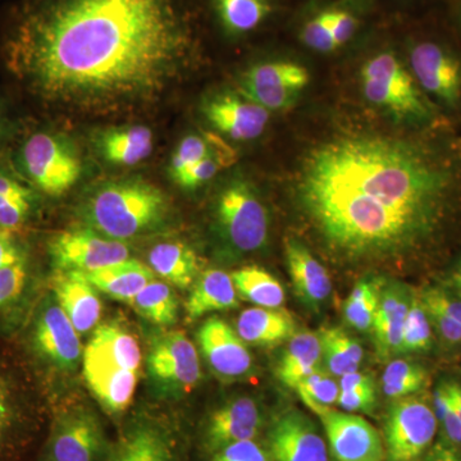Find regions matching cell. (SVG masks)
<instances>
[{
  "instance_id": "1",
  "label": "cell",
  "mask_w": 461,
  "mask_h": 461,
  "mask_svg": "<svg viewBox=\"0 0 461 461\" xmlns=\"http://www.w3.org/2000/svg\"><path fill=\"white\" fill-rule=\"evenodd\" d=\"M193 50L181 0H26L5 42L27 89L80 108L151 98Z\"/></svg>"
},
{
  "instance_id": "2",
  "label": "cell",
  "mask_w": 461,
  "mask_h": 461,
  "mask_svg": "<svg viewBox=\"0 0 461 461\" xmlns=\"http://www.w3.org/2000/svg\"><path fill=\"white\" fill-rule=\"evenodd\" d=\"M296 187L300 205L333 250L348 258L391 257L433 235L451 176L418 142L360 133L312 150Z\"/></svg>"
},
{
  "instance_id": "3",
  "label": "cell",
  "mask_w": 461,
  "mask_h": 461,
  "mask_svg": "<svg viewBox=\"0 0 461 461\" xmlns=\"http://www.w3.org/2000/svg\"><path fill=\"white\" fill-rule=\"evenodd\" d=\"M168 199L162 190L141 180L109 182L84 205L90 229L105 238L124 241L145 235L165 221Z\"/></svg>"
},
{
  "instance_id": "4",
  "label": "cell",
  "mask_w": 461,
  "mask_h": 461,
  "mask_svg": "<svg viewBox=\"0 0 461 461\" xmlns=\"http://www.w3.org/2000/svg\"><path fill=\"white\" fill-rule=\"evenodd\" d=\"M360 81L366 99L395 120L423 122L432 117V107L414 76L393 51H382L366 60Z\"/></svg>"
},
{
  "instance_id": "5",
  "label": "cell",
  "mask_w": 461,
  "mask_h": 461,
  "mask_svg": "<svg viewBox=\"0 0 461 461\" xmlns=\"http://www.w3.org/2000/svg\"><path fill=\"white\" fill-rule=\"evenodd\" d=\"M18 158L33 186L50 196H60L71 189L83 169L80 158L68 141L50 132L29 136Z\"/></svg>"
},
{
  "instance_id": "6",
  "label": "cell",
  "mask_w": 461,
  "mask_h": 461,
  "mask_svg": "<svg viewBox=\"0 0 461 461\" xmlns=\"http://www.w3.org/2000/svg\"><path fill=\"white\" fill-rule=\"evenodd\" d=\"M217 220L230 247L241 253L259 250L268 240V212L248 182H230L221 193Z\"/></svg>"
},
{
  "instance_id": "7",
  "label": "cell",
  "mask_w": 461,
  "mask_h": 461,
  "mask_svg": "<svg viewBox=\"0 0 461 461\" xmlns=\"http://www.w3.org/2000/svg\"><path fill=\"white\" fill-rule=\"evenodd\" d=\"M433 408L417 396L397 399L384 420L387 461H420L432 447L437 433Z\"/></svg>"
},
{
  "instance_id": "8",
  "label": "cell",
  "mask_w": 461,
  "mask_h": 461,
  "mask_svg": "<svg viewBox=\"0 0 461 461\" xmlns=\"http://www.w3.org/2000/svg\"><path fill=\"white\" fill-rule=\"evenodd\" d=\"M148 372L167 395H187L202 379L198 350L186 333L169 330L154 339L148 355Z\"/></svg>"
},
{
  "instance_id": "9",
  "label": "cell",
  "mask_w": 461,
  "mask_h": 461,
  "mask_svg": "<svg viewBox=\"0 0 461 461\" xmlns=\"http://www.w3.org/2000/svg\"><path fill=\"white\" fill-rule=\"evenodd\" d=\"M309 81L311 75L300 63L273 60L250 67L240 81V93L267 111H286Z\"/></svg>"
},
{
  "instance_id": "10",
  "label": "cell",
  "mask_w": 461,
  "mask_h": 461,
  "mask_svg": "<svg viewBox=\"0 0 461 461\" xmlns=\"http://www.w3.org/2000/svg\"><path fill=\"white\" fill-rule=\"evenodd\" d=\"M30 344L41 360L62 371H74L83 359L80 333L54 296H48L39 306L30 330Z\"/></svg>"
},
{
  "instance_id": "11",
  "label": "cell",
  "mask_w": 461,
  "mask_h": 461,
  "mask_svg": "<svg viewBox=\"0 0 461 461\" xmlns=\"http://www.w3.org/2000/svg\"><path fill=\"white\" fill-rule=\"evenodd\" d=\"M50 256L56 271L91 272L129 259L123 241L91 229L62 230L51 238Z\"/></svg>"
},
{
  "instance_id": "12",
  "label": "cell",
  "mask_w": 461,
  "mask_h": 461,
  "mask_svg": "<svg viewBox=\"0 0 461 461\" xmlns=\"http://www.w3.org/2000/svg\"><path fill=\"white\" fill-rule=\"evenodd\" d=\"M105 437L95 412L86 406L60 411L50 441V461H102Z\"/></svg>"
},
{
  "instance_id": "13",
  "label": "cell",
  "mask_w": 461,
  "mask_h": 461,
  "mask_svg": "<svg viewBox=\"0 0 461 461\" xmlns=\"http://www.w3.org/2000/svg\"><path fill=\"white\" fill-rule=\"evenodd\" d=\"M198 342L209 368L222 381L247 377L253 368L247 342L221 318L211 317L200 326Z\"/></svg>"
},
{
  "instance_id": "14",
  "label": "cell",
  "mask_w": 461,
  "mask_h": 461,
  "mask_svg": "<svg viewBox=\"0 0 461 461\" xmlns=\"http://www.w3.org/2000/svg\"><path fill=\"white\" fill-rule=\"evenodd\" d=\"M411 66L421 89L454 107L461 98V63L450 50L435 41L412 45Z\"/></svg>"
},
{
  "instance_id": "15",
  "label": "cell",
  "mask_w": 461,
  "mask_h": 461,
  "mask_svg": "<svg viewBox=\"0 0 461 461\" xmlns=\"http://www.w3.org/2000/svg\"><path fill=\"white\" fill-rule=\"evenodd\" d=\"M320 418L336 461L386 460L382 437L368 420L336 411Z\"/></svg>"
},
{
  "instance_id": "16",
  "label": "cell",
  "mask_w": 461,
  "mask_h": 461,
  "mask_svg": "<svg viewBox=\"0 0 461 461\" xmlns=\"http://www.w3.org/2000/svg\"><path fill=\"white\" fill-rule=\"evenodd\" d=\"M84 377L91 393L109 414H121L132 403L140 373L85 348Z\"/></svg>"
},
{
  "instance_id": "17",
  "label": "cell",
  "mask_w": 461,
  "mask_h": 461,
  "mask_svg": "<svg viewBox=\"0 0 461 461\" xmlns=\"http://www.w3.org/2000/svg\"><path fill=\"white\" fill-rule=\"evenodd\" d=\"M273 461H329V450L313 421L288 411L273 421L268 435Z\"/></svg>"
},
{
  "instance_id": "18",
  "label": "cell",
  "mask_w": 461,
  "mask_h": 461,
  "mask_svg": "<svg viewBox=\"0 0 461 461\" xmlns=\"http://www.w3.org/2000/svg\"><path fill=\"white\" fill-rule=\"evenodd\" d=\"M203 113L217 131L236 141L259 138L271 117V112L245 98L241 93L212 96L204 103Z\"/></svg>"
},
{
  "instance_id": "19",
  "label": "cell",
  "mask_w": 461,
  "mask_h": 461,
  "mask_svg": "<svg viewBox=\"0 0 461 461\" xmlns=\"http://www.w3.org/2000/svg\"><path fill=\"white\" fill-rule=\"evenodd\" d=\"M262 427V411L256 400L248 396L230 400L215 409L206 420V450L215 454L236 442L250 441L259 435Z\"/></svg>"
},
{
  "instance_id": "20",
  "label": "cell",
  "mask_w": 461,
  "mask_h": 461,
  "mask_svg": "<svg viewBox=\"0 0 461 461\" xmlns=\"http://www.w3.org/2000/svg\"><path fill=\"white\" fill-rule=\"evenodd\" d=\"M50 286L54 299L80 335L95 330L103 305L98 290L83 272L56 271Z\"/></svg>"
},
{
  "instance_id": "21",
  "label": "cell",
  "mask_w": 461,
  "mask_h": 461,
  "mask_svg": "<svg viewBox=\"0 0 461 461\" xmlns=\"http://www.w3.org/2000/svg\"><path fill=\"white\" fill-rule=\"evenodd\" d=\"M411 297L412 293L408 287L399 282L384 281L372 327L375 353L382 362L400 355L402 351L403 327Z\"/></svg>"
},
{
  "instance_id": "22",
  "label": "cell",
  "mask_w": 461,
  "mask_h": 461,
  "mask_svg": "<svg viewBox=\"0 0 461 461\" xmlns=\"http://www.w3.org/2000/svg\"><path fill=\"white\" fill-rule=\"evenodd\" d=\"M285 256L297 297L303 304L317 311L332 291L330 273L299 240L286 239Z\"/></svg>"
},
{
  "instance_id": "23",
  "label": "cell",
  "mask_w": 461,
  "mask_h": 461,
  "mask_svg": "<svg viewBox=\"0 0 461 461\" xmlns=\"http://www.w3.org/2000/svg\"><path fill=\"white\" fill-rule=\"evenodd\" d=\"M103 461H176L169 436L153 423L130 427L112 446Z\"/></svg>"
},
{
  "instance_id": "24",
  "label": "cell",
  "mask_w": 461,
  "mask_h": 461,
  "mask_svg": "<svg viewBox=\"0 0 461 461\" xmlns=\"http://www.w3.org/2000/svg\"><path fill=\"white\" fill-rule=\"evenodd\" d=\"M236 330L247 344L272 348L295 335L296 321L285 309L256 306L239 315Z\"/></svg>"
},
{
  "instance_id": "25",
  "label": "cell",
  "mask_w": 461,
  "mask_h": 461,
  "mask_svg": "<svg viewBox=\"0 0 461 461\" xmlns=\"http://www.w3.org/2000/svg\"><path fill=\"white\" fill-rule=\"evenodd\" d=\"M235 285L229 273L220 269H206L200 273L186 300L185 311L187 321H193L212 312L239 308Z\"/></svg>"
},
{
  "instance_id": "26",
  "label": "cell",
  "mask_w": 461,
  "mask_h": 461,
  "mask_svg": "<svg viewBox=\"0 0 461 461\" xmlns=\"http://www.w3.org/2000/svg\"><path fill=\"white\" fill-rule=\"evenodd\" d=\"M84 275L96 290L126 304H130L133 297L157 277L150 267L130 258Z\"/></svg>"
},
{
  "instance_id": "27",
  "label": "cell",
  "mask_w": 461,
  "mask_h": 461,
  "mask_svg": "<svg viewBox=\"0 0 461 461\" xmlns=\"http://www.w3.org/2000/svg\"><path fill=\"white\" fill-rule=\"evenodd\" d=\"M149 267L169 286L187 290L199 277L195 251L181 241L160 242L149 253Z\"/></svg>"
},
{
  "instance_id": "28",
  "label": "cell",
  "mask_w": 461,
  "mask_h": 461,
  "mask_svg": "<svg viewBox=\"0 0 461 461\" xmlns=\"http://www.w3.org/2000/svg\"><path fill=\"white\" fill-rule=\"evenodd\" d=\"M321 362L320 333L296 332L290 339L277 366V377L284 386L296 390L297 384Z\"/></svg>"
},
{
  "instance_id": "29",
  "label": "cell",
  "mask_w": 461,
  "mask_h": 461,
  "mask_svg": "<svg viewBox=\"0 0 461 461\" xmlns=\"http://www.w3.org/2000/svg\"><path fill=\"white\" fill-rule=\"evenodd\" d=\"M153 132L145 126L109 129L100 135L103 157L112 165L135 166L153 151Z\"/></svg>"
},
{
  "instance_id": "30",
  "label": "cell",
  "mask_w": 461,
  "mask_h": 461,
  "mask_svg": "<svg viewBox=\"0 0 461 461\" xmlns=\"http://www.w3.org/2000/svg\"><path fill=\"white\" fill-rule=\"evenodd\" d=\"M218 23L232 38L257 32L275 11L272 0H211Z\"/></svg>"
},
{
  "instance_id": "31",
  "label": "cell",
  "mask_w": 461,
  "mask_h": 461,
  "mask_svg": "<svg viewBox=\"0 0 461 461\" xmlns=\"http://www.w3.org/2000/svg\"><path fill=\"white\" fill-rule=\"evenodd\" d=\"M86 348L115 360L129 371L140 373V345L135 336L118 321H105L96 326Z\"/></svg>"
},
{
  "instance_id": "32",
  "label": "cell",
  "mask_w": 461,
  "mask_h": 461,
  "mask_svg": "<svg viewBox=\"0 0 461 461\" xmlns=\"http://www.w3.org/2000/svg\"><path fill=\"white\" fill-rule=\"evenodd\" d=\"M236 293L241 300L260 308H282L286 300L280 281L259 267L250 266L230 273Z\"/></svg>"
},
{
  "instance_id": "33",
  "label": "cell",
  "mask_w": 461,
  "mask_h": 461,
  "mask_svg": "<svg viewBox=\"0 0 461 461\" xmlns=\"http://www.w3.org/2000/svg\"><path fill=\"white\" fill-rule=\"evenodd\" d=\"M321 360L333 377L359 371L364 359L362 345L355 341L346 330L327 327L320 332Z\"/></svg>"
},
{
  "instance_id": "34",
  "label": "cell",
  "mask_w": 461,
  "mask_h": 461,
  "mask_svg": "<svg viewBox=\"0 0 461 461\" xmlns=\"http://www.w3.org/2000/svg\"><path fill=\"white\" fill-rule=\"evenodd\" d=\"M129 305L144 320L163 327L176 323L180 311L175 291L168 284L157 278L142 288Z\"/></svg>"
},
{
  "instance_id": "35",
  "label": "cell",
  "mask_w": 461,
  "mask_h": 461,
  "mask_svg": "<svg viewBox=\"0 0 461 461\" xmlns=\"http://www.w3.org/2000/svg\"><path fill=\"white\" fill-rule=\"evenodd\" d=\"M384 285V280L379 277H366L357 282L342 306L348 326L359 332H372Z\"/></svg>"
},
{
  "instance_id": "36",
  "label": "cell",
  "mask_w": 461,
  "mask_h": 461,
  "mask_svg": "<svg viewBox=\"0 0 461 461\" xmlns=\"http://www.w3.org/2000/svg\"><path fill=\"white\" fill-rule=\"evenodd\" d=\"M429 384V373L420 364L395 359L387 364L382 375V391L388 399L415 395Z\"/></svg>"
},
{
  "instance_id": "37",
  "label": "cell",
  "mask_w": 461,
  "mask_h": 461,
  "mask_svg": "<svg viewBox=\"0 0 461 461\" xmlns=\"http://www.w3.org/2000/svg\"><path fill=\"white\" fill-rule=\"evenodd\" d=\"M295 391L306 408L311 409L318 417L335 411L333 406L338 405L339 382L321 366L303 379Z\"/></svg>"
},
{
  "instance_id": "38",
  "label": "cell",
  "mask_w": 461,
  "mask_h": 461,
  "mask_svg": "<svg viewBox=\"0 0 461 461\" xmlns=\"http://www.w3.org/2000/svg\"><path fill=\"white\" fill-rule=\"evenodd\" d=\"M338 405L348 412L369 414L377 403V387L371 375L359 371L348 373L339 379Z\"/></svg>"
},
{
  "instance_id": "39",
  "label": "cell",
  "mask_w": 461,
  "mask_h": 461,
  "mask_svg": "<svg viewBox=\"0 0 461 461\" xmlns=\"http://www.w3.org/2000/svg\"><path fill=\"white\" fill-rule=\"evenodd\" d=\"M235 150L224 144L218 136H214L213 147L208 156L185 173L177 181V185L187 190L198 189L206 182L211 181L222 169L235 163Z\"/></svg>"
},
{
  "instance_id": "40",
  "label": "cell",
  "mask_w": 461,
  "mask_h": 461,
  "mask_svg": "<svg viewBox=\"0 0 461 461\" xmlns=\"http://www.w3.org/2000/svg\"><path fill=\"white\" fill-rule=\"evenodd\" d=\"M432 345V324L418 294L412 293L411 306L403 327L400 354L426 353Z\"/></svg>"
},
{
  "instance_id": "41",
  "label": "cell",
  "mask_w": 461,
  "mask_h": 461,
  "mask_svg": "<svg viewBox=\"0 0 461 461\" xmlns=\"http://www.w3.org/2000/svg\"><path fill=\"white\" fill-rule=\"evenodd\" d=\"M214 136L213 133H205L203 136L190 135L180 142L169 166V173L173 180L176 182L180 180L185 173L190 171L203 158L208 156L213 147Z\"/></svg>"
},
{
  "instance_id": "42",
  "label": "cell",
  "mask_w": 461,
  "mask_h": 461,
  "mask_svg": "<svg viewBox=\"0 0 461 461\" xmlns=\"http://www.w3.org/2000/svg\"><path fill=\"white\" fill-rule=\"evenodd\" d=\"M300 39L305 47L318 53H332L339 50L330 32V7L321 8L308 17L300 29Z\"/></svg>"
},
{
  "instance_id": "43",
  "label": "cell",
  "mask_w": 461,
  "mask_h": 461,
  "mask_svg": "<svg viewBox=\"0 0 461 461\" xmlns=\"http://www.w3.org/2000/svg\"><path fill=\"white\" fill-rule=\"evenodd\" d=\"M29 278L26 259L0 269V311L9 308L25 293Z\"/></svg>"
},
{
  "instance_id": "44",
  "label": "cell",
  "mask_w": 461,
  "mask_h": 461,
  "mask_svg": "<svg viewBox=\"0 0 461 461\" xmlns=\"http://www.w3.org/2000/svg\"><path fill=\"white\" fill-rule=\"evenodd\" d=\"M433 411L437 420L441 421L444 426L448 444L461 445V420L451 405L444 384L437 387L433 393Z\"/></svg>"
},
{
  "instance_id": "45",
  "label": "cell",
  "mask_w": 461,
  "mask_h": 461,
  "mask_svg": "<svg viewBox=\"0 0 461 461\" xmlns=\"http://www.w3.org/2000/svg\"><path fill=\"white\" fill-rule=\"evenodd\" d=\"M330 32L339 48L353 41L360 27V18L346 5H329Z\"/></svg>"
},
{
  "instance_id": "46",
  "label": "cell",
  "mask_w": 461,
  "mask_h": 461,
  "mask_svg": "<svg viewBox=\"0 0 461 461\" xmlns=\"http://www.w3.org/2000/svg\"><path fill=\"white\" fill-rule=\"evenodd\" d=\"M16 391L11 379L0 371V451L7 442V437L17 420Z\"/></svg>"
},
{
  "instance_id": "47",
  "label": "cell",
  "mask_w": 461,
  "mask_h": 461,
  "mask_svg": "<svg viewBox=\"0 0 461 461\" xmlns=\"http://www.w3.org/2000/svg\"><path fill=\"white\" fill-rule=\"evenodd\" d=\"M418 296L424 308L447 315L461 323V300L455 299L438 287L424 288Z\"/></svg>"
},
{
  "instance_id": "48",
  "label": "cell",
  "mask_w": 461,
  "mask_h": 461,
  "mask_svg": "<svg viewBox=\"0 0 461 461\" xmlns=\"http://www.w3.org/2000/svg\"><path fill=\"white\" fill-rule=\"evenodd\" d=\"M211 461H273L271 455L254 442L250 441L236 442L222 448L214 454Z\"/></svg>"
},
{
  "instance_id": "49",
  "label": "cell",
  "mask_w": 461,
  "mask_h": 461,
  "mask_svg": "<svg viewBox=\"0 0 461 461\" xmlns=\"http://www.w3.org/2000/svg\"><path fill=\"white\" fill-rule=\"evenodd\" d=\"M30 212V199L11 200L0 205V230H14L18 229L27 218Z\"/></svg>"
},
{
  "instance_id": "50",
  "label": "cell",
  "mask_w": 461,
  "mask_h": 461,
  "mask_svg": "<svg viewBox=\"0 0 461 461\" xmlns=\"http://www.w3.org/2000/svg\"><path fill=\"white\" fill-rule=\"evenodd\" d=\"M426 309V308H424ZM427 314L432 327H435L438 335L444 341L450 345L460 344L461 342V323L460 321L447 317V315L438 313V312L429 311L426 309Z\"/></svg>"
},
{
  "instance_id": "51",
  "label": "cell",
  "mask_w": 461,
  "mask_h": 461,
  "mask_svg": "<svg viewBox=\"0 0 461 461\" xmlns=\"http://www.w3.org/2000/svg\"><path fill=\"white\" fill-rule=\"evenodd\" d=\"M30 198H32V193L27 187L20 184L16 178L0 173V205L11 200Z\"/></svg>"
},
{
  "instance_id": "52",
  "label": "cell",
  "mask_w": 461,
  "mask_h": 461,
  "mask_svg": "<svg viewBox=\"0 0 461 461\" xmlns=\"http://www.w3.org/2000/svg\"><path fill=\"white\" fill-rule=\"evenodd\" d=\"M23 259L26 258L21 253L20 248L8 235L7 230H0V269L14 266Z\"/></svg>"
},
{
  "instance_id": "53",
  "label": "cell",
  "mask_w": 461,
  "mask_h": 461,
  "mask_svg": "<svg viewBox=\"0 0 461 461\" xmlns=\"http://www.w3.org/2000/svg\"><path fill=\"white\" fill-rule=\"evenodd\" d=\"M421 461H461V457L454 445L438 442L427 451Z\"/></svg>"
},
{
  "instance_id": "54",
  "label": "cell",
  "mask_w": 461,
  "mask_h": 461,
  "mask_svg": "<svg viewBox=\"0 0 461 461\" xmlns=\"http://www.w3.org/2000/svg\"><path fill=\"white\" fill-rule=\"evenodd\" d=\"M444 384L446 393H447L448 399H450L451 405L459 415L461 420V386L456 382H447Z\"/></svg>"
},
{
  "instance_id": "55",
  "label": "cell",
  "mask_w": 461,
  "mask_h": 461,
  "mask_svg": "<svg viewBox=\"0 0 461 461\" xmlns=\"http://www.w3.org/2000/svg\"><path fill=\"white\" fill-rule=\"evenodd\" d=\"M451 285L456 291L457 295L461 297V260L457 264L456 269H455L453 276H451Z\"/></svg>"
},
{
  "instance_id": "56",
  "label": "cell",
  "mask_w": 461,
  "mask_h": 461,
  "mask_svg": "<svg viewBox=\"0 0 461 461\" xmlns=\"http://www.w3.org/2000/svg\"><path fill=\"white\" fill-rule=\"evenodd\" d=\"M5 123L3 120L2 113H0V140H2L3 135H5Z\"/></svg>"
}]
</instances>
